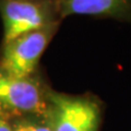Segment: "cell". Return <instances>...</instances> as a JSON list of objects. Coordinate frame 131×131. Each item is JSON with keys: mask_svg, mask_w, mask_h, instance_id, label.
Wrapping results in <instances>:
<instances>
[{"mask_svg": "<svg viewBox=\"0 0 131 131\" xmlns=\"http://www.w3.org/2000/svg\"><path fill=\"white\" fill-rule=\"evenodd\" d=\"M51 90L40 71L16 77L0 70V117L10 122L28 116H45Z\"/></svg>", "mask_w": 131, "mask_h": 131, "instance_id": "cell-1", "label": "cell"}, {"mask_svg": "<svg viewBox=\"0 0 131 131\" xmlns=\"http://www.w3.org/2000/svg\"><path fill=\"white\" fill-rule=\"evenodd\" d=\"M0 16L1 43L62 22L55 0H0Z\"/></svg>", "mask_w": 131, "mask_h": 131, "instance_id": "cell-2", "label": "cell"}, {"mask_svg": "<svg viewBox=\"0 0 131 131\" xmlns=\"http://www.w3.org/2000/svg\"><path fill=\"white\" fill-rule=\"evenodd\" d=\"M47 118L52 131H98L101 106L88 94L72 95L51 90Z\"/></svg>", "mask_w": 131, "mask_h": 131, "instance_id": "cell-3", "label": "cell"}, {"mask_svg": "<svg viewBox=\"0 0 131 131\" xmlns=\"http://www.w3.org/2000/svg\"><path fill=\"white\" fill-rule=\"evenodd\" d=\"M60 24L21 35L0 46V70L16 77L39 72V60Z\"/></svg>", "mask_w": 131, "mask_h": 131, "instance_id": "cell-4", "label": "cell"}, {"mask_svg": "<svg viewBox=\"0 0 131 131\" xmlns=\"http://www.w3.org/2000/svg\"><path fill=\"white\" fill-rule=\"evenodd\" d=\"M61 20L71 15L131 19V0H55Z\"/></svg>", "mask_w": 131, "mask_h": 131, "instance_id": "cell-5", "label": "cell"}, {"mask_svg": "<svg viewBox=\"0 0 131 131\" xmlns=\"http://www.w3.org/2000/svg\"><path fill=\"white\" fill-rule=\"evenodd\" d=\"M9 124L12 131H52L47 115L23 117L12 120Z\"/></svg>", "mask_w": 131, "mask_h": 131, "instance_id": "cell-6", "label": "cell"}, {"mask_svg": "<svg viewBox=\"0 0 131 131\" xmlns=\"http://www.w3.org/2000/svg\"><path fill=\"white\" fill-rule=\"evenodd\" d=\"M0 131H12L10 124L1 117H0Z\"/></svg>", "mask_w": 131, "mask_h": 131, "instance_id": "cell-7", "label": "cell"}]
</instances>
